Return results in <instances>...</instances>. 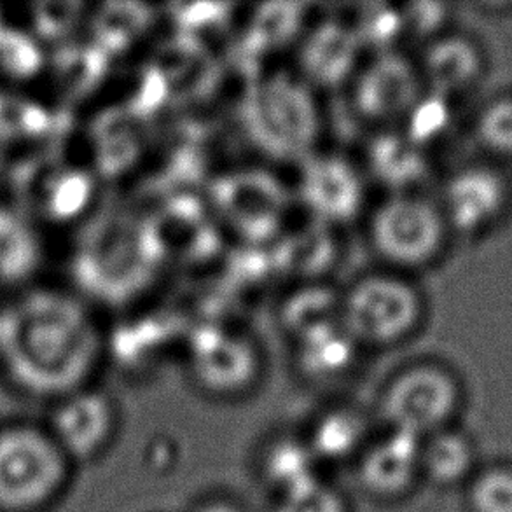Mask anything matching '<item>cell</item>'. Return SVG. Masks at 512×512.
I'll use <instances>...</instances> for the list:
<instances>
[{"label": "cell", "mask_w": 512, "mask_h": 512, "mask_svg": "<svg viewBox=\"0 0 512 512\" xmlns=\"http://www.w3.org/2000/svg\"><path fill=\"white\" fill-rule=\"evenodd\" d=\"M0 319L4 367L21 390L53 402L91 385L104 359V336L76 299L27 296Z\"/></svg>", "instance_id": "1"}, {"label": "cell", "mask_w": 512, "mask_h": 512, "mask_svg": "<svg viewBox=\"0 0 512 512\" xmlns=\"http://www.w3.org/2000/svg\"><path fill=\"white\" fill-rule=\"evenodd\" d=\"M427 320L418 278L371 264L340 287V327L360 352H392L415 340Z\"/></svg>", "instance_id": "2"}, {"label": "cell", "mask_w": 512, "mask_h": 512, "mask_svg": "<svg viewBox=\"0 0 512 512\" xmlns=\"http://www.w3.org/2000/svg\"><path fill=\"white\" fill-rule=\"evenodd\" d=\"M362 231L373 264L411 277L441 259L451 235L436 196L427 191L373 198Z\"/></svg>", "instance_id": "3"}, {"label": "cell", "mask_w": 512, "mask_h": 512, "mask_svg": "<svg viewBox=\"0 0 512 512\" xmlns=\"http://www.w3.org/2000/svg\"><path fill=\"white\" fill-rule=\"evenodd\" d=\"M74 467L44 423H2L0 512H48L69 490Z\"/></svg>", "instance_id": "4"}, {"label": "cell", "mask_w": 512, "mask_h": 512, "mask_svg": "<svg viewBox=\"0 0 512 512\" xmlns=\"http://www.w3.org/2000/svg\"><path fill=\"white\" fill-rule=\"evenodd\" d=\"M458 401L457 378L446 367L432 360H413L383 385L378 411L388 430L425 441L444 429Z\"/></svg>", "instance_id": "5"}, {"label": "cell", "mask_w": 512, "mask_h": 512, "mask_svg": "<svg viewBox=\"0 0 512 512\" xmlns=\"http://www.w3.org/2000/svg\"><path fill=\"white\" fill-rule=\"evenodd\" d=\"M346 90L350 111L369 133L401 128L425 95L416 60L404 49L373 51Z\"/></svg>", "instance_id": "6"}, {"label": "cell", "mask_w": 512, "mask_h": 512, "mask_svg": "<svg viewBox=\"0 0 512 512\" xmlns=\"http://www.w3.org/2000/svg\"><path fill=\"white\" fill-rule=\"evenodd\" d=\"M187 369L201 392L221 399L242 397L261 380L263 348L256 334L243 327H203L187 345Z\"/></svg>", "instance_id": "7"}, {"label": "cell", "mask_w": 512, "mask_h": 512, "mask_svg": "<svg viewBox=\"0 0 512 512\" xmlns=\"http://www.w3.org/2000/svg\"><path fill=\"white\" fill-rule=\"evenodd\" d=\"M42 423L72 464H88L116 436L118 406L105 390L88 385L51 402Z\"/></svg>", "instance_id": "8"}, {"label": "cell", "mask_w": 512, "mask_h": 512, "mask_svg": "<svg viewBox=\"0 0 512 512\" xmlns=\"http://www.w3.org/2000/svg\"><path fill=\"white\" fill-rule=\"evenodd\" d=\"M367 191L369 182L359 161L340 154L313 156L299 177L298 193L306 208L331 226L352 219L362 222L373 201Z\"/></svg>", "instance_id": "9"}, {"label": "cell", "mask_w": 512, "mask_h": 512, "mask_svg": "<svg viewBox=\"0 0 512 512\" xmlns=\"http://www.w3.org/2000/svg\"><path fill=\"white\" fill-rule=\"evenodd\" d=\"M436 200L450 233L478 235L504 214L509 186L502 173L474 165L451 173Z\"/></svg>", "instance_id": "10"}, {"label": "cell", "mask_w": 512, "mask_h": 512, "mask_svg": "<svg viewBox=\"0 0 512 512\" xmlns=\"http://www.w3.org/2000/svg\"><path fill=\"white\" fill-rule=\"evenodd\" d=\"M359 163L369 186H380L381 194L425 191L432 172L425 147L402 128L369 133Z\"/></svg>", "instance_id": "11"}, {"label": "cell", "mask_w": 512, "mask_h": 512, "mask_svg": "<svg viewBox=\"0 0 512 512\" xmlns=\"http://www.w3.org/2000/svg\"><path fill=\"white\" fill-rule=\"evenodd\" d=\"M423 439L387 430L359 457V481L376 499H401L422 476Z\"/></svg>", "instance_id": "12"}, {"label": "cell", "mask_w": 512, "mask_h": 512, "mask_svg": "<svg viewBox=\"0 0 512 512\" xmlns=\"http://www.w3.org/2000/svg\"><path fill=\"white\" fill-rule=\"evenodd\" d=\"M425 93L451 102L471 90L483 74V55L464 35H437L416 60Z\"/></svg>", "instance_id": "13"}, {"label": "cell", "mask_w": 512, "mask_h": 512, "mask_svg": "<svg viewBox=\"0 0 512 512\" xmlns=\"http://www.w3.org/2000/svg\"><path fill=\"white\" fill-rule=\"evenodd\" d=\"M44 259L46 245L34 217L0 201V292L28 287Z\"/></svg>", "instance_id": "14"}, {"label": "cell", "mask_w": 512, "mask_h": 512, "mask_svg": "<svg viewBox=\"0 0 512 512\" xmlns=\"http://www.w3.org/2000/svg\"><path fill=\"white\" fill-rule=\"evenodd\" d=\"M367 418L352 406H338L324 411L313 423L310 437L320 464H340L359 455L367 446Z\"/></svg>", "instance_id": "15"}, {"label": "cell", "mask_w": 512, "mask_h": 512, "mask_svg": "<svg viewBox=\"0 0 512 512\" xmlns=\"http://www.w3.org/2000/svg\"><path fill=\"white\" fill-rule=\"evenodd\" d=\"M320 465L306 439L280 437L264 451L261 471L278 497H284L320 481Z\"/></svg>", "instance_id": "16"}, {"label": "cell", "mask_w": 512, "mask_h": 512, "mask_svg": "<svg viewBox=\"0 0 512 512\" xmlns=\"http://www.w3.org/2000/svg\"><path fill=\"white\" fill-rule=\"evenodd\" d=\"M472 448L457 432H437L422 446V476L436 485H455L471 471Z\"/></svg>", "instance_id": "17"}, {"label": "cell", "mask_w": 512, "mask_h": 512, "mask_svg": "<svg viewBox=\"0 0 512 512\" xmlns=\"http://www.w3.org/2000/svg\"><path fill=\"white\" fill-rule=\"evenodd\" d=\"M479 142L493 153L512 156V98L486 105L476 121Z\"/></svg>", "instance_id": "18"}, {"label": "cell", "mask_w": 512, "mask_h": 512, "mask_svg": "<svg viewBox=\"0 0 512 512\" xmlns=\"http://www.w3.org/2000/svg\"><path fill=\"white\" fill-rule=\"evenodd\" d=\"M273 512H348V506L336 488L320 479L298 492L278 497Z\"/></svg>", "instance_id": "19"}, {"label": "cell", "mask_w": 512, "mask_h": 512, "mask_svg": "<svg viewBox=\"0 0 512 512\" xmlns=\"http://www.w3.org/2000/svg\"><path fill=\"white\" fill-rule=\"evenodd\" d=\"M476 512H512V472H486L471 493Z\"/></svg>", "instance_id": "20"}, {"label": "cell", "mask_w": 512, "mask_h": 512, "mask_svg": "<svg viewBox=\"0 0 512 512\" xmlns=\"http://www.w3.org/2000/svg\"><path fill=\"white\" fill-rule=\"evenodd\" d=\"M194 512H245L235 502L224 499L207 500L194 509Z\"/></svg>", "instance_id": "21"}, {"label": "cell", "mask_w": 512, "mask_h": 512, "mask_svg": "<svg viewBox=\"0 0 512 512\" xmlns=\"http://www.w3.org/2000/svg\"><path fill=\"white\" fill-rule=\"evenodd\" d=\"M0 296H2V292H0Z\"/></svg>", "instance_id": "22"}]
</instances>
